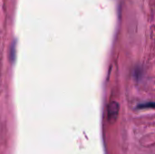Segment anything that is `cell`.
I'll use <instances>...</instances> for the list:
<instances>
[{"label": "cell", "instance_id": "cell-1", "mask_svg": "<svg viewBox=\"0 0 155 154\" xmlns=\"http://www.w3.org/2000/svg\"><path fill=\"white\" fill-rule=\"evenodd\" d=\"M119 113V105L116 102H112L108 106V119L110 123H114Z\"/></svg>", "mask_w": 155, "mask_h": 154}, {"label": "cell", "instance_id": "cell-2", "mask_svg": "<svg viewBox=\"0 0 155 154\" xmlns=\"http://www.w3.org/2000/svg\"><path fill=\"white\" fill-rule=\"evenodd\" d=\"M138 109H145V108H155V102L145 103L143 104H139L137 106Z\"/></svg>", "mask_w": 155, "mask_h": 154}]
</instances>
